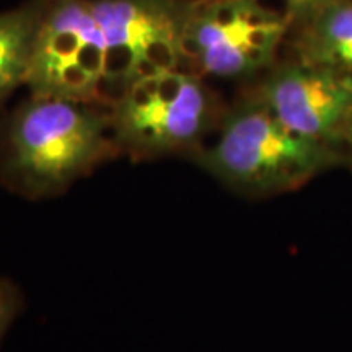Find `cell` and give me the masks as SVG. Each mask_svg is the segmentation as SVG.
<instances>
[{"label":"cell","mask_w":352,"mask_h":352,"mask_svg":"<svg viewBox=\"0 0 352 352\" xmlns=\"http://www.w3.org/2000/svg\"><path fill=\"white\" fill-rule=\"evenodd\" d=\"M109 131L94 104L32 96L0 129V179L32 199L59 195L107 157Z\"/></svg>","instance_id":"obj_1"},{"label":"cell","mask_w":352,"mask_h":352,"mask_svg":"<svg viewBox=\"0 0 352 352\" xmlns=\"http://www.w3.org/2000/svg\"><path fill=\"white\" fill-rule=\"evenodd\" d=\"M196 157L215 178L248 195L296 189L341 158L336 148L290 131L259 96L232 109L214 145Z\"/></svg>","instance_id":"obj_2"},{"label":"cell","mask_w":352,"mask_h":352,"mask_svg":"<svg viewBox=\"0 0 352 352\" xmlns=\"http://www.w3.org/2000/svg\"><path fill=\"white\" fill-rule=\"evenodd\" d=\"M109 122L134 157L199 152L215 122L214 96L195 70H164L132 83L114 101Z\"/></svg>","instance_id":"obj_3"},{"label":"cell","mask_w":352,"mask_h":352,"mask_svg":"<svg viewBox=\"0 0 352 352\" xmlns=\"http://www.w3.org/2000/svg\"><path fill=\"white\" fill-rule=\"evenodd\" d=\"M33 96L108 107V50L90 0H46L26 78Z\"/></svg>","instance_id":"obj_4"},{"label":"cell","mask_w":352,"mask_h":352,"mask_svg":"<svg viewBox=\"0 0 352 352\" xmlns=\"http://www.w3.org/2000/svg\"><path fill=\"white\" fill-rule=\"evenodd\" d=\"M290 21L258 0L189 2L183 26L184 67L199 76L240 78L270 67Z\"/></svg>","instance_id":"obj_5"},{"label":"cell","mask_w":352,"mask_h":352,"mask_svg":"<svg viewBox=\"0 0 352 352\" xmlns=\"http://www.w3.org/2000/svg\"><path fill=\"white\" fill-rule=\"evenodd\" d=\"M108 50V107L152 74L184 67L183 26L189 2L90 0Z\"/></svg>","instance_id":"obj_6"},{"label":"cell","mask_w":352,"mask_h":352,"mask_svg":"<svg viewBox=\"0 0 352 352\" xmlns=\"http://www.w3.org/2000/svg\"><path fill=\"white\" fill-rule=\"evenodd\" d=\"M259 98L298 135L336 148L352 121V80L302 60L272 70Z\"/></svg>","instance_id":"obj_7"},{"label":"cell","mask_w":352,"mask_h":352,"mask_svg":"<svg viewBox=\"0 0 352 352\" xmlns=\"http://www.w3.org/2000/svg\"><path fill=\"white\" fill-rule=\"evenodd\" d=\"M302 25L297 59L352 80V0H336Z\"/></svg>","instance_id":"obj_8"},{"label":"cell","mask_w":352,"mask_h":352,"mask_svg":"<svg viewBox=\"0 0 352 352\" xmlns=\"http://www.w3.org/2000/svg\"><path fill=\"white\" fill-rule=\"evenodd\" d=\"M46 0L0 13V104L26 83L39 19Z\"/></svg>","instance_id":"obj_9"},{"label":"cell","mask_w":352,"mask_h":352,"mask_svg":"<svg viewBox=\"0 0 352 352\" xmlns=\"http://www.w3.org/2000/svg\"><path fill=\"white\" fill-rule=\"evenodd\" d=\"M23 307L20 289L12 280L0 279V340Z\"/></svg>","instance_id":"obj_10"},{"label":"cell","mask_w":352,"mask_h":352,"mask_svg":"<svg viewBox=\"0 0 352 352\" xmlns=\"http://www.w3.org/2000/svg\"><path fill=\"white\" fill-rule=\"evenodd\" d=\"M336 2V0H285V15L290 23L298 21V23H305L307 20H310L311 16H315L316 13L327 8L328 6Z\"/></svg>","instance_id":"obj_11"},{"label":"cell","mask_w":352,"mask_h":352,"mask_svg":"<svg viewBox=\"0 0 352 352\" xmlns=\"http://www.w3.org/2000/svg\"><path fill=\"white\" fill-rule=\"evenodd\" d=\"M346 144H349L352 147V121H351V126H349V131H347V138H346Z\"/></svg>","instance_id":"obj_12"}]
</instances>
